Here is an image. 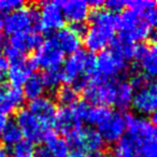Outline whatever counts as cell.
<instances>
[{"label":"cell","instance_id":"6da1fadb","mask_svg":"<svg viewBox=\"0 0 157 157\" xmlns=\"http://www.w3.org/2000/svg\"><path fill=\"white\" fill-rule=\"evenodd\" d=\"M88 15L92 25L84 36V44L90 52H101L114 39L116 15L101 8L93 9Z\"/></svg>","mask_w":157,"mask_h":157},{"label":"cell","instance_id":"7a4b0ae2","mask_svg":"<svg viewBox=\"0 0 157 157\" xmlns=\"http://www.w3.org/2000/svg\"><path fill=\"white\" fill-rule=\"evenodd\" d=\"M61 81L73 84L81 78H87L90 81L96 76V57L90 52L78 50L68 56L59 70Z\"/></svg>","mask_w":157,"mask_h":157},{"label":"cell","instance_id":"3957f363","mask_svg":"<svg viewBox=\"0 0 157 157\" xmlns=\"http://www.w3.org/2000/svg\"><path fill=\"white\" fill-rule=\"evenodd\" d=\"M2 23L3 31L10 36L40 30L39 9L33 6L18 8L9 12Z\"/></svg>","mask_w":157,"mask_h":157},{"label":"cell","instance_id":"277c9868","mask_svg":"<svg viewBox=\"0 0 157 157\" xmlns=\"http://www.w3.org/2000/svg\"><path fill=\"white\" fill-rule=\"evenodd\" d=\"M116 29L120 31L118 39L131 44L143 41L151 35V27L141 15L129 9L116 15Z\"/></svg>","mask_w":157,"mask_h":157},{"label":"cell","instance_id":"5b68a950","mask_svg":"<svg viewBox=\"0 0 157 157\" xmlns=\"http://www.w3.org/2000/svg\"><path fill=\"white\" fill-rule=\"evenodd\" d=\"M115 84L114 80H105L95 76L84 88V98L86 103L93 105H114L115 101Z\"/></svg>","mask_w":157,"mask_h":157},{"label":"cell","instance_id":"8992f818","mask_svg":"<svg viewBox=\"0 0 157 157\" xmlns=\"http://www.w3.org/2000/svg\"><path fill=\"white\" fill-rule=\"evenodd\" d=\"M128 63V60L116 54L111 48L103 50L99 52V55L96 57V76L113 80L126 71Z\"/></svg>","mask_w":157,"mask_h":157},{"label":"cell","instance_id":"52a82bcc","mask_svg":"<svg viewBox=\"0 0 157 157\" xmlns=\"http://www.w3.org/2000/svg\"><path fill=\"white\" fill-rule=\"evenodd\" d=\"M63 53L53 39H48L43 41L42 44L37 48L35 56L31 58L35 67H40L42 69L56 70L59 69L61 63H63Z\"/></svg>","mask_w":157,"mask_h":157},{"label":"cell","instance_id":"ba28073f","mask_svg":"<svg viewBox=\"0 0 157 157\" xmlns=\"http://www.w3.org/2000/svg\"><path fill=\"white\" fill-rule=\"evenodd\" d=\"M67 138L69 145L73 146L74 150L80 151H100L105 143L98 130L93 128H83L82 126L69 133Z\"/></svg>","mask_w":157,"mask_h":157},{"label":"cell","instance_id":"9c48e42d","mask_svg":"<svg viewBox=\"0 0 157 157\" xmlns=\"http://www.w3.org/2000/svg\"><path fill=\"white\" fill-rule=\"evenodd\" d=\"M40 31H55L63 28L65 17L61 1H44L40 5Z\"/></svg>","mask_w":157,"mask_h":157},{"label":"cell","instance_id":"30bf717a","mask_svg":"<svg viewBox=\"0 0 157 157\" xmlns=\"http://www.w3.org/2000/svg\"><path fill=\"white\" fill-rule=\"evenodd\" d=\"M15 122L21 128L25 139L30 142H39L44 139V136L48 131L42 123L29 111L28 109H22L17 112ZM51 130V129H50Z\"/></svg>","mask_w":157,"mask_h":157},{"label":"cell","instance_id":"8fae6325","mask_svg":"<svg viewBox=\"0 0 157 157\" xmlns=\"http://www.w3.org/2000/svg\"><path fill=\"white\" fill-rule=\"evenodd\" d=\"M126 130V114L118 111L112 113L98 126V132L105 142L116 143Z\"/></svg>","mask_w":157,"mask_h":157},{"label":"cell","instance_id":"7c38bea8","mask_svg":"<svg viewBox=\"0 0 157 157\" xmlns=\"http://www.w3.org/2000/svg\"><path fill=\"white\" fill-rule=\"evenodd\" d=\"M126 129L128 131L127 136L132 139L139 147L156 131L150 121L142 116L132 114H126Z\"/></svg>","mask_w":157,"mask_h":157},{"label":"cell","instance_id":"4fadbf2b","mask_svg":"<svg viewBox=\"0 0 157 157\" xmlns=\"http://www.w3.org/2000/svg\"><path fill=\"white\" fill-rule=\"evenodd\" d=\"M24 100L21 88L13 87L9 83H0V113L6 116L15 113L21 109Z\"/></svg>","mask_w":157,"mask_h":157},{"label":"cell","instance_id":"5bb4252c","mask_svg":"<svg viewBox=\"0 0 157 157\" xmlns=\"http://www.w3.org/2000/svg\"><path fill=\"white\" fill-rule=\"evenodd\" d=\"M28 110L42 123L46 129L50 130L51 127L54 126L55 116H56V105L48 97H40L33 99L29 103Z\"/></svg>","mask_w":157,"mask_h":157},{"label":"cell","instance_id":"9a60e30c","mask_svg":"<svg viewBox=\"0 0 157 157\" xmlns=\"http://www.w3.org/2000/svg\"><path fill=\"white\" fill-rule=\"evenodd\" d=\"M132 105L141 114H152L157 110V83H148L136 90Z\"/></svg>","mask_w":157,"mask_h":157},{"label":"cell","instance_id":"2e32d148","mask_svg":"<svg viewBox=\"0 0 157 157\" xmlns=\"http://www.w3.org/2000/svg\"><path fill=\"white\" fill-rule=\"evenodd\" d=\"M33 60L26 57L15 60L13 63H9V69L7 72L9 84L13 87L20 88L25 84V82L29 78V76L33 74V71L35 69Z\"/></svg>","mask_w":157,"mask_h":157},{"label":"cell","instance_id":"e0dca14e","mask_svg":"<svg viewBox=\"0 0 157 157\" xmlns=\"http://www.w3.org/2000/svg\"><path fill=\"white\" fill-rule=\"evenodd\" d=\"M81 120L78 118L74 107H61L57 110L54 126L59 132L68 136L73 130L81 127Z\"/></svg>","mask_w":157,"mask_h":157},{"label":"cell","instance_id":"ac0fdd59","mask_svg":"<svg viewBox=\"0 0 157 157\" xmlns=\"http://www.w3.org/2000/svg\"><path fill=\"white\" fill-rule=\"evenodd\" d=\"M90 6L84 0H68L61 1V10L65 21L75 24L81 23L87 18L90 14Z\"/></svg>","mask_w":157,"mask_h":157},{"label":"cell","instance_id":"d6986e66","mask_svg":"<svg viewBox=\"0 0 157 157\" xmlns=\"http://www.w3.org/2000/svg\"><path fill=\"white\" fill-rule=\"evenodd\" d=\"M42 42L43 38L41 35L37 33H27L11 36L8 44L18 51L21 54L25 55L26 53L37 50L42 44Z\"/></svg>","mask_w":157,"mask_h":157},{"label":"cell","instance_id":"ffe728a7","mask_svg":"<svg viewBox=\"0 0 157 157\" xmlns=\"http://www.w3.org/2000/svg\"><path fill=\"white\" fill-rule=\"evenodd\" d=\"M52 39L63 54H72V53L80 50L81 38L78 37L70 27L61 28L55 31V33L52 36Z\"/></svg>","mask_w":157,"mask_h":157},{"label":"cell","instance_id":"44dd1931","mask_svg":"<svg viewBox=\"0 0 157 157\" xmlns=\"http://www.w3.org/2000/svg\"><path fill=\"white\" fill-rule=\"evenodd\" d=\"M150 40L152 42L151 48L139 60L141 70L146 78H156L157 76V31H151Z\"/></svg>","mask_w":157,"mask_h":157},{"label":"cell","instance_id":"7402d4cb","mask_svg":"<svg viewBox=\"0 0 157 157\" xmlns=\"http://www.w3.org/2000/svg\"><path fill=\"white\" fill-rule=\"evenodd\" d=\"M43 141H45V146L55 157H67L70 153V145L67 140L58 137L52 129L45 133Z\"/></svg>","mask_w":157,"mask_h":157},{"label":"cell","instance_id":"603a6c76","mask_svg":"<svg viewBox=\"0 0 157 157\" xmlns=\"http://www.w3.org/2000/svg\"><path fill=\"white\" fill-rule=\"evenodd\" d=\"M135 90L128 81H116L115 101L114 105L118 109H128L132 105Z\"/></svg>","mask_w":157,"mask_h":157},{"label":"cell","instance_id":"cb8c5ba5","mask_svg":"<svg viewBox=\"0 0 157 157\" xmlns=\"http://www.w3.org/2000/svg\"><path fill=\"white\" fill-rule=\"evenodd\" d=\"M23 94L24 97L33 100V99L40 98L43 96L45 92V85H44L43 76L40 73H33L29 78L23 85Z\"/></svg>","mask_w":157,"mask_h":157},{"label":"cell","instance_id":"d4e9b609","mask_svg":"<svg viewBox=\"0 0 157 157\" xmlns=\"http://www.w3.org/2000/svg\"><path fill=\"white\" fill-rule=\"evenodd\" d=\"M112 157H141L138 144L128 136H123L112 150Z\"/></svg>","mask_w":157,"mask_h":157},{"label":"cell","instance_id":"484cf974","mask_svg":"<svg viewBox=\"0 0 157 157\" xmlns=\"http://www.w3.org/2000/svg\"><path fill=\"white\" fill-rule=\"evenodd\" d=\"M0 139L6 146H13L23 139V133L15 121H8L0 135Z\"/></svg>","mask_w":157,"mask_h":157},{"label":"cell","instance_id":"4316f807","mask_svg":"<svg viewBox=\"0 0 157 157\" xmlns=\"http://www.w3.org/2000/svg\"><path fill=\"white\" fill-rule=\"evenodd\" d=\"M56 98L63 107H72L76 103L78 98V90H75L71 85L60 86L56 92Z\"/></svg>","mask_w":157,"mask_h":157},{"label":"cell","instance_id":"83f0119b","mask_svg":"<svg viewBox=\"0 0 157 157\" xmlns=\"http://www.w3.org/2000/svg\"><path fill=\"white\" fill-rule=\"evenodd\" d=\"M35 150L33 142L22 139L15 145L12 146L10 157H33Z\"/></svg>","mask_w":157,"mask_h":157},{"label":"cell","instance_id":"f1b7e54d","mask_svg":"<svg viewBox=\"0 0 157 157\" xmlns=\"http://www.w3.org/2000/svg\"><path fill=\"white\" fill-rule=\"evenodd\" d=\"M156 5V1H152V0H130V1H126V7H128L129 10L137 12L140 15L146 13L148 10L154 8Z\"/></svg>","mask_w":157,"mask_h":157},{"label":"cell","instance_id":"f546056e","mask_svg":"<svg viewBox=\"0 0 157 157\" xmlns=\"http://www.w3.org/2000/svg\"><path fill=\"white\" fill-rule=\"evenodd\" d=\"M141 157H157V129L153 136L139 147Z\"/></svg>","mask_w":157,"mask_h":157},{"label":"cell","instance_id":"4dcf8cb0","mask_svg":"<svg viewBox=\"0 0 157 157\" xmlns=\"http://www.w3.org/2000/svg\"><path fill=\"white\" fill-rule=\"evenodd\" d=\"M42 76H43L45 90H57L59 84H60V82H63L61 81V76H60L59 69L48 70Z\"/></svg>","mask_w":157,"mask_h":157},{"label":"cell","instance_id":"1f68e13d","mask_svg":"<svg viewBox=\"0 0 157 157\" xmlns=\"http://www.w3.org/2000/svg\"><path fill=\"white\" fill-rule=\"evenodd\" d=\"M23 6L24 2L22 0H0V13H9L18 8H22Z\"/></svg>","mask_w":157,"mask_h":157},{"label":"cell","instance_id":"d6a6232c","mask_svg":"<svg viewBox=\"0 0 157 157\" xmlns=\"http://www.w3.org/2000/svg\"><path fill=\"white\" fill-rule=\"evenodd\" d=\"M129 83H130V85L132 86L133 90H140V88L144 87L145 85H147L148 84V78H146L143 73H139V72H137V73L133 74L132 78H130Z\"/></svg>","mask_w":157,"mask_h":157},{"label":"cell","instance_id":"836d02e7","mask_svg":"<svg viewBox=\"0 0 157 157\" xmlns=\"http://www.w3.org/2000/svg\"><path fill=\"white\" fill-rule=\"evenodd\" d=\"M103 6L105 7V10L114 14L121 12L124 9V7L126 6V1H124V0H108L103 3Z\"/></svg>","mask_w":157,"mask_h":157},{"label":"cell","instance_id":"e575fe53","mask_svg":"<svg viewBox=\"0 0 157 157\" xmlns=\"http://www.w3.org/2000/svg\"><path fill=\"white\" fill-rule=\"evenodd\" d=\"M143 15L144 21H145L148 26L153 27V28H157V5L151 10H148Z\"/></svg>","mask_w":157,"mask_h":157},{"label":"cell","instance_id":"d590c367","mask_svg":"<svg viewBox=\"0 0 157 157\" xmlns=\"http://www.w3.org/2000/svg\"><path fill=\"white\" fill-rule=\"evenodd\" d=\"M148 48L144 43H137L133 45V56L132 58L140 60L142 57L145 55V53L147 52Z\"/></svg>","mask_w":157,"mask_h":157},{"label":"cell","instance_id":"8d00e7d4","mask_svg":"<svg viewBox=\"0 0 157 157\" xmlns=\"http://www.w3.org/2000/svg\"><path fill=\"white\" fill-rule=\"evenodd\" d=\"M8 69H9V61L6 58L5 54L1 50V46H0V80L7 76Z\"/></svg>","mask_w":157,"mask_h":157},{"label":"cell","instance_id":"74e56055","mask_svg":"<svg viewBox=\"0 0 157 157\" xmlns=\"http://www.w3.org/2000/svg\"><path fill=\"white\" fill-rule=\"evenodd\" d=\"M70 28H71L78 37L81 38V36H85L86 31H87V29H88V26L84 22H81V23L72 24L71 26H70Z\"/></svg>","mask_w":157,"mask_h":157},{"label":"cell","instance_id":"f35d334b","mask_svg":"<svg viewBox=\"0 0 157 157\" xmlns=\"http://www.w3.org/2000/svg\"><path fill=\"white\" fill-rule=\"evenodd\" d=\"M33 157H55V156L51 153V151L45 145H42V146H38L35 150Z\"/></svg>","mask_w":157,"mask_h":157},{"label":"cell","instance_id":"ab89813d","mask_svg":"<svg viewBox=\"0 0 157 157\" xmlns=\"http://www.w3.org/2000/svg\"><path fill=\"white\" fill-rule=\"evenodd\" d=\"M86 157H108V155L102 151H94V152H90Z\"/></svg>","mask_w":157,"mask_h":157},{"label":"cell","instance_id":"60d3db41","mask_svg":"<svg viewBox=\"0 0 157 157\" xmlns=\"http://www.w3.org/2000/svg\"><path fill=\"white\" fill-rule=\"evenodd\" d=\"M67 157H86V155L84 154L83 151L80 150H73L68 154Z\"/></svg>","mask_w":157,"mask_h":157},{"label":"cell","instance_id":"b9f144b4","mask_svg":"<svg viewBox=\"0 0 157 157\" xmlns=\"http://www.w3.org/2000/svg\"><path fill=\"white\" fill-rule=\"evenodd\" d=\"M8 123V118L6 115H3L2 113H0V135H1V132H2L3 128H5L6 124Z\"/></svg>","mask_w":157,"mask_h":157},{"label":"cell","instance_id":"7bdbcfd3","mask_svg":"<svg viewBox=\"0 0 157 157\" xmlns=\"http://www.w3.org/2000/svg\"><path fill=\"white\" fill-rule=\"evenodd\" d=\"M151 123L154 127H157V110L151 114Z\"/></svg>","mask_w":157,"mask_h":157},{"label":"cell","instance_id":"ee69618b","mask_svg":"<svg viewBox=\"0 0 157 157\" xmlns=\"http://www.w3.org/2000/svg\"><path fill=\"white\" fill-rule=\"evenodd\" d=\"M0 157H10V154L7 150H6L5 146L0 145Z\"/></svg>","mask_w":157,"mask_h":157},{"label":"cell","instance_id":"f6af8a7d","mask_svg":"<svg viewBox=\"0 0 157 157\" xmlns=\"http://www.w3.org/2000/svg\"><path fill=\"white\" fill-rule=\"evenodd\" d=\"M2 31H3V23H2V18L0 17V44L2 42Z\"/></svg>","mask_w":157,"mask_h":157}]
</instances>
